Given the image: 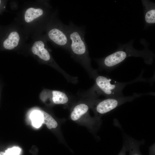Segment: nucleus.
<instances>
[{
    "instance_id": "3",
    "label": "nucleus",
    "mask_w": 155,
    "mask_h": 155,
    "mask_svg": "<svg viewBox=\"0 0 155 155\" xmlns=\"http://www.w3.org/2000/svg\"><path fill=\"white\" fill-rule=\"evenodd\" d=\"M142 75L130 81L121 82L98 74L94 79L95 83L92 87L98 96L103 95L106 98L122 96L123 90L127 85L138 81L149 82L148 80L142 78Z\"/></svg>"
},
{
    "instance_id": "6",
    "label": "nucleus",
    "mask_w": 155,
    "mask_h": 155,
    "mask_svg": "<svg viewBox=\"0 0 155 155\" xmlns=\"http://www.w3.org/2000/svg\"><path fill=\"white\" fill-rule=\"evenodd\" d=\"M45 42L42 40L36 41L33 44L31 50L32 53L40 59L46 62H53L49 52L46 47Z\"/></svg>"
},
{
    "instance_id": "10",
    "label": "nucleus",
    "mask_w": 155,
    "mask_h": 155,
    "mask_svg": "<svg viewBox=\"0 0 155 155\" xmlns=\"http://www.w3.org/2000/svg\"><path fill=\"white\" fill-rule=\"evenodd\" d=\"M89 106L87 104L82 103L76 105L71 114V118L73 121L78 119L82 115L88 111Z\"/></svg>"
},
{
    "instance_id": "16",
    "label": "nucleus",
    "mask_w": 155,
    "mask_h": 155,
    "mask_svg": "<svg viewBox=\"0 0 155 155\" xmlns=\"http://www.w3.org/2000/svg\"><path fill=\"white\" fill-rule=\"evenodd\" d=\"M127 144L126 142L124 143L122 149L117 155H126V152L127 151Z\"/></svg>"
},
{
    "instance_id": "18",
    "label": "nucleus",
    "mask_w": 155,
    "mask_h": 155,
    "mask_svg": "<svg viewBox=\"0 0 155 155\" xmlns=\"http://www.w3.org/2000/svg\"><path fill=\"white\" fill-rule=\"evenodd\" d=\"M2 1L0 0V6L1 5V3Z\"/></svg>"
},
{
    "instance_id": "5",
    "label": "nucleus",
    "mask_w": 155,
    "mask_h": 155,
    "mask_svg": "<svg viewBox=\"0 0 155 155\" xmlns=\"http://www.w3.org/2000/svg\"><path fill=\"white\" fill-rule=\"evenodd\" d=\"M47 35L49 39L55 44L63 49L69 51L71 44L66 25L58 20L49 29Z\"/></svg>"
},
{
    "instance_id": "11",
    "label": "nucleus",
    "mask_w": 155,
    "mask_h": 155,
    "mask_svg": "<svg viewBox=\"0 0 155 155\" xmlns=\"http://www.w3.org/2000/svg\"><path fill=\"white\" fill-rule=\"evenodd\" d=\"M126 142L127 144V151L129 152V155H142L140 147L142 142L138 141L131 137L127 138Z\"/></svg>"
},
{
    "instance_id": "1",
    "label": "nucleus",
    "mask_w": 155,
    "mask_h": 155,
    "mask_svg": "<svg viewBox=\"0 0 155 155\" xmlns=\"http://www.w3.org/2000/svg\"><path fill=\"white\" fill-rule=\"evenodd\" d=\"M71 41L69 51L71 57L86 71L90 76L94 79L98 74L97 70L92 67L84 36V27L76 26L72 22L66 25Z\"/></svg>"
},
{
    "instance_id": "17",
    "label": "nucleus",
    "mask_w": 155,
    "mask_h": 155,
    "mask_svg": "<svg viewBox=\"0 0 155 155\" xmlns=\"http://www.w3.org/2000/svg\"><path fill=\"white\" fill-rule=\"evenodd\" d=\"M0 155H5V152L2 151L0 152Z\"/></svg>"
},
{
    "instance_id": "15",
    "label": "nucleus",
    "mask_w": 155,
    "mask_h": 155,
    "mask_svg": "<svg viewBox=\"0 0 155 155\" xmlns=\"http://www.w3.org/2000/svg\"><path fill=\"white\" fill-rule=\"evenodd\" d=\"M21 152L20 149L18 147H14L8 148L5 151V155H19Z\"/></svg>"
},
{
    "instance_id": "4",
    "label": "nucleus",
    "mask_w": 155,
    "mask_h": 155,
    "mask_svg": "<svg viewBox=\"0 0 155 155\" xmlns=\"http://www.w3.org/2000/svg\"><path fill=\"white\" fill-rule=\"evenodd\" d=\"M152 92L146 93H134L133 95L106 98L98 102L95 108L96 112L103 115L115 109L119 106L127 102H131L143 95L152 94Z\"/></svg>"
},
{
    "instance_id": "13",
    "label": "nucleus",
    "mask_w": 155,
    "mask_h": 155,
    "mask_svg": "<svg viewBox=\"0 0 155 155\" xmlns=\"http://www.w3.org/2000/svg\"><path fill=\"white\" fill-rule=\"evenodd\" d=\"M40 111L42 115V123L46 124L49 129L55 128L57 127V121L50 115L44 111L40 110Z\"/></svg>"
},
{
    "instance_id": "2",
    "label": "nucleus",
    "mask_w": 155,
    "mask_h": 155,
    "mask_svg": "<svg viewBox=\"0 0 155 155\" xmlns=\"http://www.w3.org/2000/svg\"><path fill=\"white\" fill-rule=\"evenodd\" d=\"M140 57L148 64H151L153 61L154 54L148 49L138 50L134 49L132 44H128L119 48L114 53L96 61L100 69L110 71L118 66L127 58L129 57Z\"/></svg>"
},
{
    "instance_id": "12",
    "label": "nucleus",
    "mask_w": 155,
    "mask_h": 155,
    "mask_svg": "<svg viewBox=\"0 0 155 155\" xmlns=\"http://www.w3.org/2000/svg\"><path fill=\"white\" fill-rule=\"evenodd\" d=\"M52 100L53 103L56 104H64L67 103L68 98L64 92L57 90H54L51 92Z\"/></svg>"
},
{
    "instance_id": "8",
    "label": "nucleus",
    "mask_w": 155,
    "mask_h": 155,
    "mask_svg": "<svg viewBox=\"0 0 155 155\" xmlns=\"http://www.w3.org/2000/svg\"><path fill=\"white\" fill-rule=\"evenodd\" d=\"M20 39L19 35L17 32H12L9 34L7 38L4 40L3 46L5 49H12L18 45Z\"/></svg>"
},
{
    "instance_id": "7",
    "label": "nucleus",
    "mask_w": 155,
    "mask_h": 155,
    "mask_svg": "<svg viewBox=\"0 0 155 155\" xmlns=\"http://www.w3.org/2000/svg\"><path fill=\"white\" fill-rule=\"evenodd\" d=\"M142 2L144 9V18L146 22L148 24H154L155 3L149 0H142Z\"/></svg>"
},
{
    "instance_id": "14",
    "label": "nucleus",
    "mask_w": 155,
    "mask_h": 155,
    "mask_svg": "<svg viewBox=\"0 0 155 155\" xmlns=\"http://www.w3.org/2000/svg\"><path fill=\"white\" fill-rule=\"evenodd\" d=\"M30 117L33 125L36 128L40 127L43 122L42 115L40 110H35L31 114Z\"/></svg>"
},
{
    "instance_id": "9",
    "label": "nucleus",
    "mask_w": 155,
    "mask_h": 155,
    "mask_svg": "<svg viewBox=\"0 0 155 155\" xmlns=\"http://www.w3.org/2000/svg\"><path fill=\"white\" fill-rule=\"evenodd\" d=\"M44 13V10L41 8H29L25 12V20L27 23L30 22L35 19L43 16Z\"/></svg>"
}]
</instances>
